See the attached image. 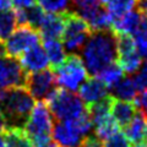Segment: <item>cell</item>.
I'll return each instance as SVG.
<instances>
[{"mask_svg":"<svg viewBox=\"0 0 147 147\" xmlns=\"http://www.w3.org/2000/svg\"><path fill=\"white\" fill-rule=\"evenodd\" d=\"M81 52L87 71L97 75L117 60V34L112 30L91 32Z\"/></svg>","mask_w":147,"mask_h":147,"instance_id":"1","label":"cell"},{"mask_svg":"<svg viewBox=\"0 0 147 147\" xmlns=\"http://www.w3.org/2000/svg\"><path fill=\"white\" fill-rule=\"evenodd\" d=\"M33 107L34 98L25 86H20L6 91L5 98L0 108L7 119L9 126L22 127Z\"/></svg>","mask_w":147,"mask_h":147,"instance_id":"2","label":"cell"},{"mask_svg":"<svg viewBox=\"0 0 147 147\" xmlns=\"http://www.w3.org/2000/svg\"><path fill=\"white\" fill-rule=\"evenodd\" d=\"M53 118L54 117L50 113L48 105L43 100H39L34 104L22 126L33 147H38L50 141V135L54 126Z\"/></svg>","mask_w":147,"mask_h":147,"instance_id":"3","label":"cell"},{"mask_svg":"<svg viewBox=\"0 0 147 147\" xmlns=\"http://www.w3.org/2000/svg\"><path fill=\"white\" fill-rule=\"evenodd\" d=\"M45 99H47L45 104L48 105L52 115L59 121L72 120L86 110L85 103L82 102L80 96L61 87L54 88Z\"/></svg>","mask_w":147,"mask_h":147,"instance_id":"4","label":"cell"},{"mask_svg":"<svg viewBox=\"0 0 147 147\" xmlns=\"http://www.w3.org/2000/svg\"><path fill=\"white\" fill-rule=\"evenodd\" d=\"M55 82L64 90L75 92L88 79V71L85 66L82 58L76 53L66 55L65 60L60 65L54 67Z\"/></svg>","mask_w":147,"mask_h":147,"instance_id":"5","label":"cell"},{"mask_svg":"<svg viewBox=\"0 0 147 147\" xmlns=\"http://www.w3.org/2000/svg\"><path fill=\"white\" fill-rule=\"evenodd\" d=\"M90 34V27L81 16L74 11L65 13V27L63 33V44L65 50L71 53L81 50Z\"/></svg>","mask_w":147,"mask_h":147,"instance_id":"6","label":"cell"},{"mask_svg":"<svg viewBox=\"0 0 147 147\" xmlns=\"http://www.w3.org/2000/svg\"><path fill=\"white\" fill-rule=\"evenodd\" d=\"M40 34L36 28L31 26L21 25L5 39V53L9 57L20 58L25 52L32 47L39 44Z\"/></svg>","mask_w":147,"mask_h":147,"instance_id":"7","label":"cell"},{"mask_svg":"<svg viewBox=\"0 0 147 147\" xmlns=\"http://www.w3.org/2000/svg\"><path fill=\"white\" fill-rule=\"evenodd\" d=\"M27 74L22 69L20 61L15 58L3 55L0 57V87L11 90L15 87L25 86Z\"/></svg>","mask_w":147,"mask_h":147,"instance_id":"8","label":"cell"},{"mask_svg":"<svg viewBox=\"0 0 147 147\" xmlns=\"http://www.w3.org/2000/svg\"><path fill=\"white\" fill-rule=\"evenodd\" d=\"M55 75L52 70H42L33 74H27L25 87L34 99L43 100L55 88Z\"/></svg>","mask_w":147,"mask_h":147,"instance_id":"9","label":"cell"},{"mask_svg":"<svg viewBox=\"0 0 147 147\" xmlns=\"http://www.w3.org/2000/svg\"><path fill=\"white\" fill-rule=\"evenodd\" d=\"M20 64L26 74H33L48 69L49 60L43 47L37 44L21 55Z\"/></svg>","mask_w":147,"mask_h":147,"instance_id":"10","label":"cell"},{"mask_svg":"<svg viewBox=\"0 0 147 147\" xmlns=\"http://www.w3.org/2000/svg\"><path fill=\"white\" fill-rule=\"evenodd\" d=\"M80 98L87 105H91L108 96L109 88L98 77H90L80 86Z\"/></svg>","mask_w":147,"mask_h":147,"instance_id":"11","label":"cell"},{"mask_svg":"<svg viewBox=\"0 0 147 147\" xmlns=\"http://www.w3.org/2000/svg\"><path fill=\"white\" fill-rule=\"evenodd\" d=\"M53 137L59 147H79L82 137L69 121H59L53 126Z\"/></svg>","mask_w":147,"mask_h":147,"instance_id":"12","label":"cell"},{"mask_svg":"<svg viewBox=\"0 0 147 147\" xmlns=\"http://www.w3.org/2000/svg\"><path fill=\"white\" fill-rule=\"evenodd\" d=\"M65 27V13H45L38 32L43 39H59Z\"/></svg>","mask_w":147,"mask_h":147,"instance_id":"13","label":"cell"},{"mask_svg":"<svg viewBox=\"0 0 147 147\" xmlns=\"http://www.w3.org/2000/svg\"><path fill=\"white\" fill-rule=\"evenodd\" d=\"M79 16H81L87 22L91 32L112 30L113 18L107 9L103 7L102 5L92 9V10L82 13V15H79Z\"/></svg>","mask_w":147,"mask_h":147,"instance_id":"14","label":"cell"},{"mask_svg":"<svg viewBox=\"0 0 147 147\" xmlns=\"http://www.w3.org/2000/svg\"><path fill=\"white\" fill-rule=\"evenodd\" d=\"M142 15L139 11H129L124 13L120 17L114 18L112 24V31L117 36L119 34H129L132 36L137 31L139 26L141 24Z\"/></svg>","mask_w":147,"mask_h":147,"instance_id":"15","label":"cell"},{"mask_svg":"<svg viewBox=\"0 0 147 147\" xmlns=\"http://www.w3.org/2000/svg\"><path fill=\"white\" fill-rule=\"evenodd\" d=\"M110 113L114 120L119 124V126H125L136 114V104L127 100L117 99L114 97L110 107Z\"/></svg>","mask_w":147,"mask_h":147,"instance_id":"16","label":"cell"},{"mask_svg":"<svg viewBox=\"0 0 147 147\" xmlns=\"http://www.w3.org/2000/svg\"><path fill=\"white\" fill-rule=\"evenodd\" d=\"M147 127V118L140 113H136L130 123L124 126V135L132 144H140L145 140V132Z\"/></svg>","mask_w":147,"mask_h":147,"instance_id":"17","label":"cell"},{"mask_svg":"<svg viewBox=\"0 0 147 147\" xmlns=\"http://www.w3.org/2000/svg\"><path fill=\"white\" fill-rule=\"evenodd\" d=\"M15 12L17 17V24L31 26L36 30H38V27L40 26L45 16V12L39 5H32L25 9H20Z\"/></svg>","mask_w":147,"mask_h":147,"instance_id":"18","label":"cell"},{"mask_svg":"<svg viewBox=\"0 0 147 147\" xmlns=\"http://www.w3.org/2000/svg\"><path fill=\"white\" fill-rule=\"evenodd\" d=\"M43 49L48 57L49 64H52L53 67L59 66L66 58L65 47L59 39H44Z\"/></svg>","mask_w":147,"mask_h":147,"instance_id":"19","label":"cell"},{"mask_svg":"<svg viewBox=\"0 0 147 147\" xmlns=\"http://www.w3.org/2000/svg\"><path fill=\"white\" fill-rule=\"evenodd\" d=\"M110 90L113 91V97H115L117 99L127 100V102H132L137 97V92H139L134 79H131V77H125V79L123 77Z\"/></svg>","mask_w":147,"mask_h":147,"instance_id":"20","label":"cell"},{"mask_svg":"<svg viewBox=\"0 0 147 147\" xmlns=\"http://www.w3.org/2000/svg\"><path fill=\"white\" fill-rule=\"evenodd\" d=\"M92 123L94 126L96 136L99 137L100 140L108 139L109 136L119 131V124L114 120V118L110 114L94 119V120H92Z\"/></svg>","mask_w":147,"mask_h":147,"instance_id":"21","label":"cell"},{"mask_svg":"<svg viewBox=\"0 0 147 147\" xmlns=\"http://www.w3.org/2000/svg\"><path fill=\"white\" fill-rule=\"evenodd\" d=\"M3 135L7 147H33L22 127L9 126Z\"/></svg>","mask_w":147,"mask_h":147,"instance_id":"22","label":"cell"},{"mask_svg":"<svg viewBox=\"0 0 147 147\" xmlns=\"http://www.w3.org/2000/svg\"><path fill=\"white\" fill-rule=\"evenodd\" d=\"M123 75H124V71L120 67V65H119L118 63H113V64H110V65L105 66L103 70H100L96 76H97L108 88H112V87H114L123 79Z\"/></svg>","mask_w":147,"mask_h":147,"instance_id":"23","label":"cell"},{"mask_svg":"<svg viewBox=\"0 0 147 147\" xmlns=\"http://www.w3.org/2000/svg\"><path fill=\"white\" fill-rule=\"evenodd\" d=\"M117 59L123 71L126 74H136L142 65V57L139 54L137 49L132 50L130 53L119 55V57H117Z\"/></svg>","mask_w":147,"mask_h":147,"instance_id":"24","label":"cell"},{"mask_svg":"<svg viewBox=\"0 0 147 147\" xmlns=\"http://www.w3.org/2000/svg\"><path fill=\"white\" fill-rule=\"evenodd\" d=\"M17 26L16 12L11 9L0 10V39H6Z\"/></svg>","mask_w":147,"mask_h":147,"instance_id":"25","label":"cell"},{"mask_svg":"<svg viewBox=\"0 0 147 147\" xmlns=\"http://www.w3.org/2000/svg\"><path fill=\"white\" fill-rule=\"evenodd\" d=\"M136 4L137 0H108L105 4V9L114 20V18L120 17L124 13L134 10L136 7Z\"/></svg>","mask_w":147,"mask_h":147,"instance_id":"26","label":"cell"},{"mask_svg":"<svg viewBox=\"0 0 147 147\" xmlns=\"http://www.w3.org/2000/svg\"><path fill=\"white\" fill-rule=\"evenodd\" d=\"M38 5L48 13H66L70 11L71 0H37Z\"/></svg>","mask_w":147,"mask_h":147,"instance_id":"27","label":"cell"},{"mask_svg":"<svg viewBox=\"0 0 147 147\" xmlns=\"http://www.w3.org/2000/svg\"><path fill=\"white\" fill-rule=\"evenodd\" d=\"M132 37H134L136 49L139 54L142 58L147 59V17L142 16L139 28L132 34Z\"/></svg>","mask_w":147,"mask_h":147,"instance_id":"28","label":"cell"},{"mask_svg":"<svg viewBox=\"0 0 147 147\" xmlns=\"http://www.w3.org/2000/svg\"><path fill=\"white\" fill-rule=\"evenodd\" d=\"M69 123L75 127V130L79 132L82 137L90 135V132L92 131V129H93V123H92L91 115L87 109L82 114H80L79 117H76L75 119L69 120Z\"/></svg>","mask_w":147,"mask_h":147,"instance_id":"29","label":"cell"},{"mask_svg":"<svg viewBox=\"0 0 147 147\" xmlns=\"http://www.w3.org/2000/svg\"><path fill=\"white\" fill-rule=\"evenodd\" d=\"M71 5L75 9L74 12H76L77 15H82L92 9L100 6L102 1L100 0H71Z\"/></svg>","mask_w":147,"mask_h":147,"instance_id":"30","label":"cell"},{"mask_svg":"<svg viewBox=\"0 0 147 147\" xmlns=\"http://www.w3.org/2000/svg\"><path fill=\"white\" fill-rule=\"evenodd\" d=\"M103 147H130V141L121 132H115L103 141Z\"/></svg>","mask_w":147,"mask_h":147,"instance_id":"31","label":"cell"},{"mask_svg":"<svg viewBox=\"0 0 147 147\" xmlns=\"http://www.w3.org/2000/svg\"><path fill=\"white\" fill-rule=\"evenodd\" d=\"M134 81H135L139 91L147 90V61L145 64H142L141 67L139 69V71L136 72Z\"/></svg>","mask_w":147,"mask_h":147,"instance_id":"32","label":"cell"},{"mask_svg":"<svg viewBox=\"0 0 147 147\" xmlns=\"http://www.w3.org/2000/svg\"><path fill=\"white\" fill-rule=\"evenodd\" d=\"M79 147H103V140L96 135H87L82 139Z\"/></svg>","mask_w":147,"mask_h":147,"instance_id":"33","label":"cell"},{"mask_svg":"<svg viewBox=\"0 0 147 147\" xmlns=\"http://www.w3.org/2000/svg\"><path fill=\"white\" fill-rule=\"evenodd\" d=\"M135 104L141 110V113L147 118V90H144V92L137 97Z\"/></svg>","mask_w":147,"mask_h":147,"instance_id":"34","label":"cell"},{"mask_svg":"<svg viewBox=\"0 0 147 147\" xmlns=\"http://www.w3.org/2000/svg\"><path fill=\"white\" fill-rule=\"evenodd\" d=\"M11 5L16 9V10H20V9H25L34 5L36 0H10Z\"/></svg>","mask_w":147,"mask_h":147,"instance_id":"35","label":"cell"},{"mask_svg":"<svg viewBox=\"0 0 147 147\" xmlns=\"http://www.w3.org/2000/svg\"><path fill=\"white\" fill-rule=\"evenodd\" d=\"M137 11L144 17H147V0H137Z\"/></svg>","mask_w":147,"mask_h":147,"instance_id":"36","label":"cell"},{"mask_svg":"<svg viewBox=\"0 0 147 147\" xmlns=\"http://www.w3.org/2000/svg\"><path fill=\"white\" fill-rule=\"evenodd\" d=\"M7 127H9L7 119L5 117V114H4V112L1 110V108H0V134H3Z\"/></svg>","mask_w":147,"mask_h":147,"instance_id":"37","label":"cell"},{"mask_svg":"<svg viewBox=\"0 0 147 147\" xmlns=\"http://www.w3.org/2000/svg\"><path fill=\"white\" fill-rule=\"evenodd\" d=\"M5 94H6V90H4L0 87V107H1V104L4 102V98H5Z\"/></svg>","mask_w":147,"mask_h":147,"instance_id":"38","label":"cell"},{"mask_svg":"<svg viewBox=\"0 0 147 147\" xmlns=\"http://www.w3.org/2000/svg\"><path fill=\"white\" fill-rule=\"evenodd\" d=\"M38 147H59L55 142H52V141H48V142H45V144H43V145H40V146H38Z\"/></svg>","mask_w":147,"mask_h":147,"instance_id":"39","label":"cell"},{"mask_svg":"<svg viewBox=\"0 0 147 147\" xmlns=\"http://www.w3.org/2000/svg\"><path fill=\"white\" fill-rule=\"evenodd\" d=\"M0 147H7L5 144V139H4V135L0 134Z\"/></svg>","mask_w":147,"mask_h":147,"instance_id":"40","label":"cell"},{"mask_svg":"<svg viewBox=\"0 0 147 147\" xmlns=\"http://www.w3.org/2000/svg\"><path fill=\"white\" fill-rule=\"evenodd\" d=\"M134 147H147V144H142V142H140V144H135Z\"/></svg>","mask_w":147,"mask_h":147,"instance_id":"41","label":"cell"},{"mask_svg":"<svg viewBox=\"0 0 147 147\" xmlns=\"http://www.w3.org/2000/svg\"><path fill=\"white\" fill-rule=\"evenodd\" d=\"M145 140H146V142H147V127H146V132H145Z\"/></svg>","mask_w":147,"mask_h":147,"instance_id":"42","label":"cell"},{"mask_svg":"<svg viewBox=\"0 0 147 147\" xmlns=\"http://www.w3.org/2000/svg\"><path fill=\"white\" fill-rule=\"evenodd\" d=\"M100 1H102V4H107L108 0H100Z\"/></svg>","mask_w":147,"mask_h":147,"instance_id":"43","label":"cell"}]
</instances>
